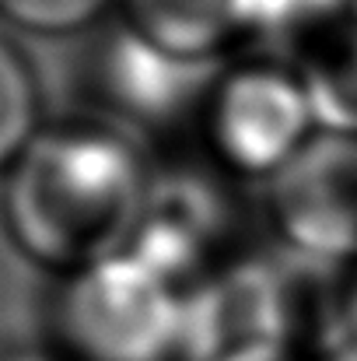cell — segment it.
Masks as SVG:
<instances>
[{
    "label": "cell",
    "instance_id": "1",
    "mask_svg": "<svg viewBox=\"0 0 357 361\" xmlns=\"http://www.w3.org/2000/svg\"><path fill=\"white\" fill-rule=\"evenodd\" d=\"M154 161L133 130L102 113L81 109L42 123L7 169V235L56 277L116 256L133 232Z\"/></svg>",
    "mask_w": 357,
    "mask_h": 361
},
{
    "label": "cell",
    "instance_id": "2",
    "mask_svg": "<svg viewBox=\"0 0 357 361\" xmlns=\"http://www.w3.org/2000/svg\"><path fill=\"white\" fill-rule=\"evenodd\" d=\"M60 361H186V288L116 252L60 277L49 298Z\"/></svg>",
    "mask_w": 357,
    "mask_h": 361
},
{
    "label": "cell",
    "instance_id": "3",
    "mask_svg": "<svg viewBox=\"0 0 357 361\" xmlns=\"http://www.w3.org/2000/svg\"><path fill=\"white\" fill-rule=\"evenodd\" d=\"M315 137L294 67L270 53H238L218 63L193 126L196 154L242 186H266Z\"/></svg>",
    "mask_w": 357,
    "mask_h": 361
},
{
    "label": "cell",
    "instance_id": "4",
    "mask_svg": "<svg viewBox=\"0 0 357 361\" xmlns=\"http://www.w3.org/2000/svg\"><path fill=\"white\" fill-rule=\"evenodd\" d=\"M242 228V183L218 172L200 154L154 161L123 252L189 291L245 249Z\"/></svg>",
    "mask_w": 357,
    "mask_h": 361
},
{
    "label": "cell",
    "instance_id": "5",
    "mask_svg": "<svg viewBox=\"0 0 357 361\" xmlns=\"http://www.w3.org/2000/svg\"><path fill=\"white\" fill-rule=\"evenodd\" d=\"M186 361H305L287 256L242 249L186 291Z\"/></svg>",
    "mask_w": 357,
    "mask_h": 361
},
{
    "label": "cell",
    "instance_id": "6",
    "mask_svg": "<svg viewBox=\"0 0 357 361\" xmlns=\"http://www.w3.org/2000/svg\"><path fill=\"white\" fill-rule=\"evenodd\" d=\"M225 63V60H221ZM218 63H196L158 49L119 21L92 53V113L133 130L151 151L154 140H193L203 92Z\"/></svg>",
    "mask_w": 357,
    "mask_h": 361
},
{
    "label": "cell",
    "instance_id": "7",
    "mask_svg": "<svg viewBox=\"0 0 357 361\" xmlns=\"http://www.w3.org/2000/svg\"><path fill=\"white\" fill-rule=\"evenodd\" d=\"M263 218L273 245L333 267H357V140L315 137L266 183Z\"/></svg>",
    "mask_w": 357,
    "mask_h": 361
},
{
    "label": "cell",
    "instance_id": "8",
    "mask_svg": "<svg viewBox=\"0 0 357 361\" xmlns=\"http://www.w3.org/2000/svg\"><path fill=\"white\" fill-rule=\"evenodd\" d=\"M116 7L140 39L196 63L232 60L256 35V0H116Z\"/></svg>",
    "mask_w": 357,
    "mask_h": 361
},
{
    "label": "cell",
    "instance_id": "9",
    "mask_svg": "<svg viewBox=\"0 0 357 361\" xmlns=\"http://www.w3.org/2000/svg\"><path fill=\"white\" fill-rule=\"evenodd\" d=\"M322 137L357 140V18L340 21L287 60Z\"/></svg>",
    "mask_w": 357,
    "mask_h": 361
},
{
    "label": "cell",
    "instance_id": "10",
    "mask_svg": "<svg viewBox=\"0 0 357 361\" xmlns=\"http://www.w3.org/2000/svg\"><path fill=\"white\" fill-rule=\"evenodd\" d=\"M354 18V0H256V35L270 56L291 60L322 32Z\"/></svg>",
    "mask_w": 357,
    "mask_h": 361
},
{
    "label": "cell",
    "instance_id": "11",
    "mask_svg": "<svg viewBox=\"0 0 357 361\" xmlns=\"http://www.w3.org/2000/svg\"><path fill=\"white\" fill-rule=\"evenodd\" d=\"M42 130V99L32 63L18 46L0 39V172H7L21 151Z\"/></svg>",
    "mask_w": 357,
    "mask_h": 361
},
{
    "label": "cell",
    "instance_id": "12",
    "mask_svg": "<svg viewBox=\"0 0 357 361\" xmlns=\"http://www.w3.org/2000/svg\"><path fill=\"white\" fill-rule=\"evenodd\" d=\"M116 0H0V14L39 35H74L99 25Z\"/></svg>",
    "mask_w": 357,
    "mask_h": 361
},
{
    "label": "cell",
    "instance_id": "13",
    "mask_svg": "<svg viewBox=\"0 0 357 361\" xmlns=\"http://www.w3.org/2000/svg\"><path fill=\"white\" fill-rule=\"evenodd\" d=\"M340 351L357 358V267L344 270V288H340Z\"/></svg>",
    "mask_w": 357,
    "mask_h": 361
},
{
    "label": "cell",
    "instance_id": "14",
    "mask_svg": "<svg viewBox=\"0 0 357 361\" xmlns=\"http://www.w3.org/2000/svg\"><path fill=\"white\" fill-rule=\"evenodd\" d=\"M0 361H60V358L46 348V351H7V355H0Z\"/></svg>",
    "mask_w": 357,
    "mask_h": 361
},
{
    "label": "cell",
    "instance_id": "15",
    "mask_svg": "<svg viewBox=\"0 0 357 361\" xmlns=\"http://www.w3.org/2000/svg\"><path fill=\"white\" fill-rule=\"evenodd\" d=\"M354 18H357V0H354Z\"/></svg>",
    "mask_w": 357,
    "mask_h": 361
}]
</instances>
